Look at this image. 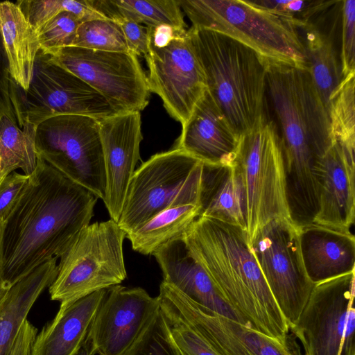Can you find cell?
Wrapping results in <instances>:
<instances>
[{"label":"cell","instance_id":"obj_1","mask_svg":"<svg viewBox=\"0 0 355 355\" xmlns=\"http://www.w3.org/2000/svg\"><path fill=\"white\" fill-rule=\"evenodd\" d=\"M97 200L37 157L35 169L4 223L3 289L60 258L89 225Z\"/></svg>","mask_w":355,"mask_h":355},{"label":"cell","instance_id":"obj_2","mask_svg":"<svg viewBox=\"0 0 355 355\" xmlns=\"http://www.w3.org/2000/svg\"><path fill=\"white\" fill-rule=\"evenodd\" d=\"M266 64V91L281 132L291 214L299 224L309 223L318 207L316 162L333 142L329 112L307 69Z\"/></svg>","mask_w":355,"mask_h":355},{"label":"cell","instance_id":"obj_3","mask_svg":"<svg viewBox=\"0 0 355 355\" xmlns=\"http://www.w3.org/2000/svg\"><path fill=\"white\" fill-rule=\"evenodd\" d=\"M183 237L193 257L247 326L285 341L288 325L251 252L246 232L200 216Z\"/></svg>","mask_w":355,"mask_h":355},{"label":"cell","instance_id":"obj_4","mask_svg":"<svg viewBox=\"0 0 355 355\" xmlns=\"http://www.w3.org/2000/svg\"><path fill=\"white\" fill-rule=\"evenodd\" d=\"M187 34L207 91L240 137L266 114V62L250 48L223 34L192 27Z\"/></svg>","mask_w":355,"mask_h":355},{"label":"cell","instance_id":"obj_5","mask_svg":"<svg viewBox=\"0 0 355 355\" xmlns=\"http://www.w3.org/2000/svg\"><path fill=\"white\" fill-rule=\"evenodd\" d=\"M192 28L227 35L265 62L308 70L296 19L241 0H178Z\"/></svg>","mask_w":355,"mask_h":355},{"label":"cell","instance_id":"obj_6","mask_svg":"<svg viewBox=\"0 0 355 355\" xmlns=\"http://www.w3.org/2000/svg\"><path fill=\"white\" fill-rule=\"evenodd\" d=\"M234 164L240 178L245 232L250 244L269 221L293 219L280 137L266 114L240 136Z\"/></svg>","mask_w":355,"mask_h":355},{"label":"cell","instance_id":"obj_7","mask_svg":"<svg viewBox=\"0 0 355 355\" xmlns=\"http://www.w3.org/2000/svg\"><path fill=\"white\" fill-rule=\"evenodd\" d=\"M202 170L201 162L179 148L151 156L131 178L120 228L127 234L168 207L199 205Z\"/></svg>","mask_w":355,"mask_h":355},{"label":"cell","instance_id":"obj_8","mask_svg":"<svg viewBox=\"0 0 355 355\" xmlns=\"http://www.w3.org/2000/svg\"><path fill=\"white\" fill-rule=\"evenodd\" d=\"M125 236L112 219L83 227L60 257L57 276L49 286L51 299L68 302L120 284L127 277Z\"/></svg>","mask_w":355,"mask_h":355},{"label":"cell","instance_id":"obj_9","mask_svg":"<svg viewBox=\"0 0 355 355\" xmlns=\"http://www.w3.org/2000/svg\"><path fill=\"white\" fill-rule=\"evenodd\" d=\"M10 100L17 125L37 126L61 115H82L97 120L116 113L107 101L81 78L53 62L40 49L27 90L13 80Z\"/></svg>","mask_w":355,"mask_h":355},{"label":"cell","instance_id":"obj_10","mask_svg":"<svg viewBox=\"0 0 355 355\" xmlns=\"http://www.w3.org/2000/svg\"><path fill=\"white\" fill-rule=\"evenodd\" d=\"M37 157L98 199L105 194V171L98 120L82 115L48 119L36 128Z\"/></svg>","mask_w":355,"mask_h":355},{"label":"cell","instance_id":"obj_11","mask_svg":"<svg viewBox=\"0 0 355 355\" xmlns=\"http://www.w3.org/2000/svg\"><path fill=\"white\" fill-rule=\"evenodd\" d=\"M157 297L171 326L193 329L218 355H303L291 332L285 341L271 338L204 308L164 282Z\"/></svg>","mask_w":355,"mask_h":355},{"label":"cell","instance_id":"obj_12","mask_svg":"<svg viewBox=\"0 0 355 355\" xmlns=\"http://www.w3.org/2000/svg\"><path fill=\"white\" fill-rule=\"evenodd\" d=\"M300 234V225L293 219L275 218L257 232L250 244L289 329L299 318L315 285L305 270Z\"/></svg>","mask_w":355,"mask_h":355},{"label":"cell","instance_id":"obj_13","mask_svg":"<svg viewBox=\"0 0 355 355\" xmlns=\"http://www.w3.org/2000/svg\"><path fill=\"white\" fill-rule=\"evenodd\" d=\"M48 55L101 94L116 114L140 112L148 104L147 76L132 53L67 46Z\"/></svg>","mask_w":355,"mask_h":355},{"label":"cell","instance_id":"obj_14","mask_svg":"<svg viewBox=\"0 0 355 355\" xmlns=\"http://www.w3.org/2000/svg\"><path fill=\"white\" fill-rule=\"evenodd\" d=\"M150 92L157 94L170 116L183 125L207 90L203 69L187 30H179L162 44L149 41L145 58Z\"/></svg>","mask_w":355,"mask_h":355},{"label":"cell","instance_id":"obj_15","mask_svg":"<svg viewBox=\"0 0 355 355\" xmlns=\"http://www.w3.org/2000/svg\"><path fill=\"white\" fill-rule=\"evenodd\" d=\"M355 271L315 284L289 329L303 355H341L349 312L354 306Z\"/></svg>","mask_w":355,"mask_h":355},{"label":"cell","instance_id":"obj_16","mask_svg":"<svg viewBox=\"0 0 355 355\" xmlns=\"http://www.w3.org/2000/svg\"><path fill=\"white\" fill-rule=\"evenodd\" d=\"M159 309L158 297L144 288H108L87 336L95 354L124 355Z\"/></svg>","mask_w":355,"mask_h":355},{"label":"cell","instance_id":"obj_17","mask_svg":"<svg viewBox=\"0 0 355 355\" xmlns=\"http://www.w3.org/2000/svg\"><path fill=\"white\" fill-rule=\"evenodd\" d=\"M105 171V205L116 223L131 178L140 159L142 140L139 112L115 114L98 120Z\"/></svg>","mask_w":355,"mask_h":355},{"label":"cell","instance_id":"obj_18","mask_svg":"<svg viewBox=\"0 0 355 355\" xmlns=\"http://www.w3.org/2000/svg\"><path fill=\"white\" fill-rule=\"evenodd\" d=\"M315 173L318 207L312 223L350 232L355 217L354 149L333 141L318 159Z\"/></svg>","mask_w":355,"mask_h":355},{"label":"cell","instance_id":"obj_19","mask_svg":"<svg viewBox=\"0 0 355 355\" xmlns=\"http://www.w3.org/2000/svg\"><path fill=\"white\" fill-rule=\"evenodd\" d=\"M175 148L212 166L234 164L240 137L207 90L183 125Z\"/></svg>","mask_w":355,"mask_h":355},{"label":"cell","instance_id":"obj_20","mask_svg":"<svg viewBox=\"0 0 355 355\" xmlns=\"http://www.w3.org/2000/svg\"><path fill=\"white\" fill-rule=\"evenodd\" d=\"M152 255L162 272V282L175 287L204 308L247 326L222 297L205 269L193 257L183 234L162 245Z\"/></svg>","mask_w":355,"mask_h":355},{"label":"cell","instance_id":"obj_21","mask_svg":"<svg viewBox=\"0 0 355 355\" xmlns=\"http://www.w3.org/2000/svg\"><path fill=\"white\" fill-rule=\"evenodd\" d=\"M300 225L302 260L313 284L354 271L355 239L351 232L313 223Z\"/></svg>","mask_w":355,"mask_h":355},{"label":"cell","instance_id":"obj_22","mask_svg":"<svg viewBox=\"0 0 355 355\" xmlns=\"http://www.w3.org/2000/svg\"><path fill=\"white\" fill-rule=\"evenodd\" d=\"M107 289L60 303L53 320L37 334L30 355H75L86 340Z\"/></svg>","mask_w":355,"mask_h":355},{"label":"cell","instance_id":"obj_23","mask_svg":"<svg viewBox=\"0 0 355 355\" xmlns=\"http://www.w3.org/2000/svg\"><path fill=\"white\" fill-rule=\"evenodd\" d=\"M58 272L57 259H53L36 268L0 297V355H10L28 313Z\"/></svg>","mask_w":355,"mask_h":355},{"label":"cell","instance_id":"obj_24","mask_svg":"<svg viewBox=\"0 0 355 355\" xmlns=\"http://www.w3.org/2000/svg\"><path fill=\"white\" fill-rule=\"evenodd\" d=\"M199 216L238 226L245 231L243 194L235 164L212 166L202 164Z\"/></svg>","mask_w":355,"mask_h":355},{"label":"cell","instance_id":"obj_25","mask_svg":"<svg viewBox=\"0 0 355 355\" xmlns=\"http://www.w3.org/2000/svg\"><path fill=\"white\" fill-rule=\"evenodd\" d=\"M0 33L10 76L24 90H27L40 45L35 30L16 3L0 2Z\"/></svg>","mask_w":355,"mask_h":355},{"label":"cell","instance_id":"obj_26","mask_svg":"<svg viewBox=\"0 0 355 355\" xmlns=\"http://www.w3.org/2000/svg\"><path fill=\"white\" fill-rule=\"evenodd\" d=\"M313 83L329 112V98L342 80L332 39L311 21L298 27Z\"/></svg>","mask_w":355,"mask_h":355},{"label":"cell","instance_id":"obj_27","mask_svg":"<svg viewBox=\"0 0 355 355\" xmlns=\"http://www.w3.org/2000/svg\"><path fill=\"white\" fill-rule=\"evenodd\" d=\"M107 19H125L148 28L167 25L186 29L178 0H89Z\"/></svg>","mask_w":355,"mask_h":355},{"label":"cell","instance_id":"obj_28","mask_svg":"<svg viewBox=\"0 0 355 355\" xmlns=\"http://www.w3.org/2000/svg\"><path fill=\"white\" fill-rule=\"evenodd\" d=\"M199 205L195 204L168 207L125 237L135 251L144 255L153 254L162 245L183 234L199 216Z\"/></svg>","mask_w":355,"mask_h":355},{"label":"cell","instance_id":"obj_29","mask_svg":"<svg viewBox=\"0 0 355 355\" xmlns=\"http://www.w3.org/2000/svg\"><path fill=\"white\" fill-rule=\"evenodd\" d=\"M37 126L25 123L21 128L0 113V180L21 168L31 175L37 165L35 137Z\"/></svg>","mask_w":355,"mask_h":355},{"label":"cell","instance_id":"obj_30","mask_svg":"<svg viewBox=\"0 0 355 355\" xmlns=\"http://www.w3.org/2000/svg\"><path fill=\"white\" fill-rule=\"evenodd\" d=\"M354 74L342 78L329 98V116L333 141L355 149Z\"/></svg>","mask_w":355,"mask_h":355},{"label":"cell","instance_id":"obj_31","mask_svg":"<svg viewBox=\"0 0 355 355\" xmlns=\"http://www.w3.org/2000/svg\"><path fill=\"white\" fill-rule=\"evenodd\" d=\"M71 46L103 51L130 52L121 28L110 19L81 23Z\"/></svg>","mask_w":355,"mask_h":355},{"label":"cell","instance_id":"obj_32","mask_svg":"<svg viewBox=\"0 0 355 355\" xmlns=\"http://www.w3.org/2000/svg\"><path fill=\"white\" fill-rule=\"evenodd\" d=\"M124 355H182L173 338L171 326L161 309Z\"/></svg>","mask_w":355,"mask_h":355},{"label":"cell","instance_id":"obj_33","mask_svg":"<svg viewBox=\"0 0 355 355\" xmlns=\"http://www.w3.org/2000/svg\"><path fill=\"white\" fill-rule=\"evenodd\" d=\"M81 21L73 13L63 11L36 31L40 49L51 54L71 46Z\"/></svg>","mask_w":355,"mask_h":355},{"label":"cell","instance_id":"obj_34","mask_svg":"<svg viewBox=\"0 0 355 355\" xmlns=\"http://www.w3.org/2000/svg\"><path fill=\"white\" fill-rule=\"evenodd\" d=\"M340 69L342 78L355 73V1H342Z\"/></svg>","mask_w":355,"mask_h":355},{"label":"cell","instance_id":"obj_35","mask_svg":"<svg viewBox=\"0 0 355 355\" xmlns=\"http://www.w3.org/2000/svg\"><path fill=\"white\" fill-rule=\"evenodd\" d=\"M255 4L292 17L300 23L311 21L318 12L327 8L335 2L330 1H252Z\"/></svg>","mask_w":355,"mask_h":355},{"label":"cell","instance_id":"obj_36","mask_svg":"<svg viewBox=\"0 0 355 355\" xmlns=\"http://www.w3.org/2000/svg\"><path fill=\"white\" fill-rule=\"evenodd\" d=\"M29 175L13 171L0 184V219L4 222L16 205Z\"/></svg>","mask_w":355,"mask_h":355},{"label":"cell","instance_id":"obj_37","mask_svg":"<svg viewBox=\"0 0 355 355\" xmlns=\"http://www.w3.org/2000/svg\"><path fill=\"white\" fill-rule=\"evenodd\" d=\"M171 326V325H170ZM173 338L184 355H218L195 331L184 325L171 326Z\"/></svg>","mask_w":355,"mask_h":355},{"label":"cell","instance_id":"obj_38","mask_svg":"<svg viewBox=\"0 0 355 355\" xmlns=\"http://www.w3.org/2000/svg\"><path fill=\"white\" fill-rule=\"evenodd\" d=\"M112 20L116 21L121 28L129 51L137 56L146 58L148 53L149 28L122 18Z\"/></svg>","mask_w":355,"mask_h":355},{"label":"cell","instance_id":"obj_39","mask_svg":"<svg viewBox=\"0 0 355 355\" xmlns=\"http://www.w3.org/2000/svg\"><path fill=\"white\" fill-rule=\"evenodd\" d=\"M12 79L9 64L0 33V113L7 115L13 122H17L15 111L10 100V87Z\"/></svg>","mask_w":355,"mask_h":355},{"label":"cell","instance_id":"obj_40","mask_svg":"<svg viewBox=\"0 0 355 355\" xmlns=\"http://www.w3.org/2000/svg\"><path fill=\"white\" fill-rule=\"evenodd\" d=\"M37 334L35 328L28 320L20 328L10 355H30L31 349Z\"/></svg>","mask_w":355,"mask_h":355},{"label":"cell","instance_id":"obj_41","mask_svg":"<svg viewBox=\"0 0 355 355\" xmlns=\"http://www.w3.org/2000/svg\"><path fill=\"white\" fill-rule=\"evenodd\" d=\"M3 180H0V184ZM5 222L0 219V297L4 294L6 291H4L2 288V243H3V234Z\"/></svg>","mask_w":355,"mask_h":355},{"label":"cell","instance_id":"obj_42","mask_svg":"<svg viewBox=\"0 0 355 355\" xmlns=\"http://www.w3.org/2000/svg\"><path fill=\"white\" fill-rule=\"evenodd\" d=\"M75 355H95L91 343L87 338L79 351Z\"/></svg>","mask_w":355,"mask_h":355},{"label":"cell","instance_id":"obj_43","mask_svg":"<svg viewBox=\"0 0 355 355\" xmlns=\"http://www.w3.org/2000/svg\"><path fill=\"white\" fill-rule=\"evenodd\" d=\"M182 355H184V354H182Z\"/></svg>","mask_w":355,"mask_h":355}]
</instances>
